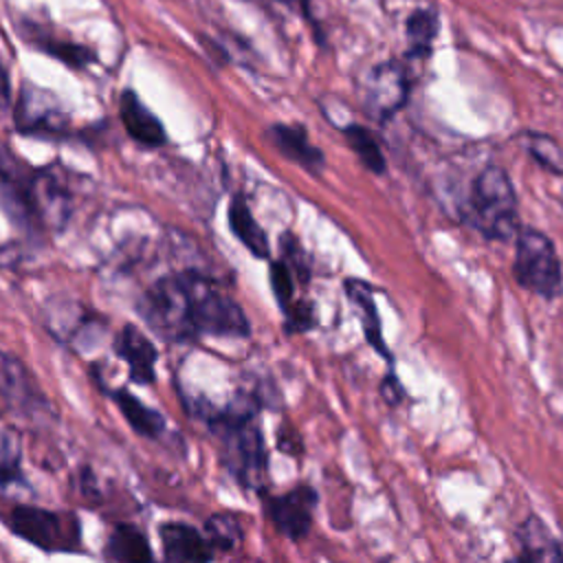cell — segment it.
Instances as JSON below:
<instances>
[{"instance_id": "obj_1", "label": "cell", "mask_w": 563, "mask_h": 563, "mask_svg": "<svg viewBox=\"0 0 563 563\" xmlns=\"http://www.w3.org/2000/svg\"><path fill=\"white\" fill-rule=\"evenodd\" d=\"M209 422L218 435L227 468L244 486L260 488L266 477V451L255 422V402L249 396H240Z\"/></svg>"}, {"instance_id": "obj_2", "label": "cell", "mask_w": 563, "mask_h": 563, "mask_svg": "<svg viewBox=\"0 0 563 563\" xmlns=\"http://www.w3.org/2000/svg\"><path fill=\"white\" fill-rule=\"evenodd\" d=\"M468 218L488 240H508L519 231L517 196L506 169L484 167L471 187Z\"/></svg>"}, {"instance_id": "obj_3", "label": "cell", "mask_w": 563, "mask_h": 563, "mask_svg": "<svg viewBox=\"0 0 563 563\" xmlns=\"http://www.w3.org/2000/svg\"><path fill=\"white\" fill-rule=\"evenodd\" d=\"M187 288L191 321L196 334L213 336H246L249 321L242 308L200 273H180Z\"/></svg>"}, {"instance_id": "obj_4", "label": "cell", "mask_w": 563, "mask_h": 563, "mask_svg": "<svg viewBox=\"0 0 563 563\" xmlns=\"http://www.w3.org/2000/svg\"><path fill=\"white\" fill-rule=\"evenodd\" d=\"M512 275L519 286H523L534 295H541L545 299H554L561 295L563 290L561 264L545 233L532 227H523L517 231V253H515Z\"/></svg>"}, {"instance_id": "obj_5", "label": "cell", "mask_w": 563, "mask_h": 563, "mask_svg": "<svg viewBox=\"0 0 563 563\" xmlns=\"http://www.w3.org/2000/svg\"><path fill=\"white\" fill-rule=\"evenodd\" d=\"M143 319L163 336L185 341L196 336L187 288L180 275L158 279L141 301Z\"/></svg>"}, {"instance_id": "obj_6", "label": "cell", "mask_w": 563, "mask_h": 563, "mask_svg": "<svg viewBox=\"0 0 563 563\" xmlns=\"http://www.w3.org/2000/svg\"><path fill=\"white\" fill-rule=\"evenodd\" d=\"M9 526L18 537L42 550H66L77 541V523L73 517L35 506H15L9 515Z\"/></svg>"}, {"instance_id": "obj_7", "label": "cell", "mask_w": 563, "mask_h": 563, "mask_svg": "<svg viewBox=\"0 0 563 563\" xmlns=\"http://www.w3.org/2000/svg\"><path fill=\"white\" fill-rule=\"evenodd\" d=\"M24 207L48 229H62L70 216V189L59 167L35 172L24 187Z\"/></svg>"}, {"instance_id": "obj_8", "label": "cell", "mask_w": 563, "mask_h": 563, "mask_svg": "<svg viewBox=\"0 0 563 563\" xmlns=\"http://www.w3.org/2000/svg\"><path fill=\"white\" fill-rule=\"evenodd\" d=\"M409 88H411V79L402 64L398 62L378 64L365 79V88H363L367 114L376 121H387L407 103Z\"/></svg>"}, {"instance_id": "obj_9", "label": "cell", "mask_w": 563, "mask_h": 563, "mask_svg": "<svg viewBox=\"0 0 563 563\" xmlns=\"http://www.w3.org/2000/svg\"><path fill=\"white\" fill-rule=\"evenodd\" d=\"M314 506L317 493L310 486H295L279 497H271L266 504V512L277 532L292 541H299L310 530Z\"/></svg>"}, {"instance_id": "obj_10", "label": "cell", "mask_w": 563, "mask_h": 563, "mask_svg": "<svg viewBox=\"0 0 563 563\" xmlns=\"http://www.w3.org/2000/svg\"><path fill=\"white\" fill-rule=\"evenodd\" d=\"M15 125L24 134H42V132H62L66 125V114L59 108L55 95L24 84L18 106H15Z\"/></svg>"}, {"instance_id": "obj_11", "label": "cell", "mask_w": 563, "mask_h": 563, "mask_svg": "<svg viewBox=\"0 0 563 563\" xmlns=\"http://www.w3.org/2000/svg\"><path fill=\"white\" fill-rule=\"evenodd\" d=\"M0 398L22 416H35L46 407L44 396L33 383L26 367L11 354L0 350Z\"/></svg>"}, {"instance_id": "obj_12", "label": "cell", "mask_w": 563, "mask_h": 563, "mask_svg": "<svg viewBox=\"0 0 563 563\" xmlns=\"http://www.w3.org/2000/svg\"><path fill=\"white\" fill-rule=\"evenodd\" d=\"M161 541L169 563H209L213 556L209 541L187 523H165Z\"/></svg>"}, {"instance_id": "obj_13", "label": "cell", "mask_w": 563, "mask_h": 563, "mask_svg": "<svg viewBox=\"0 0 563 563\" xmlns=\"http://www.w3.org/2000/svg\"><path fill=\"white\" fill-rule=\"evenodd\" d=\"M114 350L128 363L134 383L147 385L154 380L156 347L136 325H123L114 339Z\"/></svg>"}, {"instance_id": "obj_14", "label": "cell", "mask_w": 563, "mask_h": 563, "mask_svg": "<svg viewBox=\"0 0 563 563\" xmlns=\"http://www.w3.org/2000/svg\"><path fill=\"white\" fill-rule=\"evenodd\" d=\"M517 539V563H563V545L554 541L548 526L537 515H528L519 523Z\"/></svg>"}, {"instance_id": "obj_15", "label": "cell", "mask_w": 563, "mask_h": 563, "mask_svg": "<svg viewBox=\"0 0 563 563\" xmlns=\"http://www.w3.org/2000/svg\"><path fill=\"white\" fill-rule=\"evenodd\" d=\"M119 114L128 134L147 147H158L165 143V128L152 114V110L132 92L125 90L119 99Z\"/></svg>"}, {"instance_id": "obj_16", "label": "cell", "mask_w": 563, "mask_h": 563, "mask_svg": "<svg viewBox=\"0 0 563 563\" xmlns=\"http://www.w3.org/2000/svg\"><path fill=\"white\" fill-rule=\"evenodd\" d=\"M268 139L282 156L297 163L306 172L317 174L325 165L323 154L308 141V134L297 125H286V123L271 125L268 128Z\"/></svg>"}, {"instance_id": "obj_17", "label": "cell", "mask_w": 563, "mask_h": 563, "mask_svg": "<svg viewBox=\"0 0 563 563\" xmlns=\"http://www.w3.org/2000/svg\"><path fill=\"white\" fill-rule=\"evenodd\" d=\"M345 292L350 297V301L356 306L358 314H361V323H363V330H365V336L369 341V345L383 354L387 361H391V354L383 341V334H380V319H378V310H376V303H374V295H372V288L361 282V279H347L345 282Z\"/></svg>"}, {"instance_id": "obj_18", "label": "cell", "mask_w": 563, "mask_h": 563, "mask_svg": "<svg viewBox=\"0 0 563 563\" xmlns=\"http://www.w3.org/2000/svg\"><path fill=\"white\" fill-rule=\"evenodd\" d=\"M229 227L233 231V235L260 260L268 257L271 246H268V238L264 233V229L255 222L249 205L244 202V198L238 194L233 196L231 205H229Z\"/></svg>"}, {"instance_id": "obj_19", "label": "cell", "mask_w": 563, "mask_h": 563, "mask_svg": "<svg viewBox=\"0 0 563 563\" xmlns=\"http://www.w3.org/2000/svg\"><path fill=\"white\" fill-rule=\"evenodd\" d=\"M106 556L112 563H152V550L141 530L134 526H117L108 539Z\"/></svg>"}, {"instance_id": "obj_20", "label": "cell", "mask_w": 563, "mask_h": 563, "mask_svg": "<svg viewBox=\"0 0 563 563\" xmlns=\"http://www.w3.org/2000/svg\"><path fill=\"white\" fill-rule=\"evenodd\" d=\"M114 400L121 409V413L125 416V420L130 422V427L139 433V435H145V438H156L163 427H165V420L163 416L156 411V409H150L145 402H141L136 396H132L130 391L125 389H119L114 391Z\"/></svg>"}, {"instance_id": "obj_21", "label": "cell", "mask_w": 563, "mask_h": 563, "mask_svg": "<svg viewBox=\"0 0 563 563\" xmlns=\"http://www.w3.org/2000/svg\"><path fill=\"white\" fill-rule=\"evenodd\" d=\"M438 11L435 9H416L407 18V42L409 55L416 59H424L431 55V44L438 35Z\"/></svg>"}, {"instance_id": "obj_22", "label": "cell", "mask_w": 563, "mask_h": 563, "mask_svg": "<svg viewBox=\"0 0 563 563\" xmlns=\"http://www.w3.org/2000/svg\"><path fill=\"white\" fill-rule=\"evenodd\" d=\"M341 132H343V136L347 141L350 150L358 156V161L369 172H374V174H383L385 172V167H387L385 154L380 150V143L376 141V136L367 128H363L358 123H350Z\"/></svg>"}, {"instance_id": "obj_23", "label": "cell", "mask_w": 563, "mask_h": 563, "mask_svg": "<svg viewBox=\"0 0 563 563\" xmlns=\"http://www.w3.org/2000/svg\"><path fill=\"white\" fill-rule=\"evenodd\" d=\"M205 534L209 545L218 550H233L242 543V537H244L240 519L231 512L211 515L205 523Z\"/></svg>"}, {"instance_id": "obj_24", "label": "cell", "mask_w": 563, "mask_h": 563, "mask_svg": "<svg viewBox=\"0 0 563 563\" xmlns=\"http://www.w3.org/2000/svg\"><path fill=\"white\" fill-rule=\"evenodd\" d=\"M521 143L526 147V152L548 172L554 174H563V150L561 145L541 132H528L521 136Z\"/></svg>"}, {"instance_id": "obj_25", "label": "cell", "mask_w": 563, "mask_h": 563, "mask_svg": "<svg viewBox=\"0 0 563 563\" xmlns=\"http://www.w3.org/2000/svg\"><path fill=\"white\" fill-rule=\"evenodd\" d=\"M20 477V442L13 429L0 427V484Z\"/></svg>"}, {"instance_id": "obj_26", "label": "cell", "mask_w": 563, "mask_h": 563, "mask_svg": "<svg viewBox=\"0 0 563 563\" xmlns=\"http://www.w3.org/2000/svg\"><path fill=\"white\" fill-rule=\"evenodd\" d=\"M271 286L275 292V299L284 312L295 303L292 301V271L286 266V262L277 260L271 264Z\"/></svg>"}, {"instance_id": "obj_27", "label": "cell", "mask_w": 563, "mask_h": 563, "mask_svg": "<svg viewBox=\"0 0 563 563\" xmlns=\"http://www.w3.org/2000/svg\"><path fill=\"white\" fill-rule=\"evenodd\" d=\"M33 42L70 66H84V64H90V59H92L90 51L79 44H66V42H57V40H33Z\"/></svg>"}, {"instance_id": "obj_28", "label": "cell", "mask_w": 563, "mask_h": 563, "mask_svg": "<svg viewBox=\"0 0 563 563\" xmlns=\"http://www.w3.org/2000/svg\"><path fill=\"white\" fill-rule=\"evenodd\" d=\"M288 332H303L314 325V308L306 301H295L288 308Z\"/></svg>"}, {"instance_id": "obj_29", "label": "cell", "mask_w": 563, "mask_h": 563, "mask_svg": "<svg viewBox=\"0 0 563 563\" xmlns=\"http://www.w3.org/2000/svg\"><path fill=\"white\" fill-rule=\"evenodd\" d=\"M282 251H284V255H286V260H282V262H286V266H288L290 271H297V273L306 279V275H308V264H306V257H303V251H301L299 242H297L292 235H284V238H282Z\"/></svg>"}, {"instance_id": "obj_30", "label": "cell", "mask_w": 563, "mask_h": 563, "mask_svg": "<svg viewBox=\"0 0 563 563\" xmlns=\"http://www.w3.org/2000/svg\"><path fill=\"white\" fill-rule=\"evenodd\" d=\"M380 394H383V398H385L391 407L400 405V400H402V387H400L398 378L391 376V374L385 376L383 383H380Z\"/></svg>"}, {"instance_id": "obj_31", "label": "cell", "mask_w": 563, "mask_h": 563, "mask_svg": "<svg viewBox=\"0 0 563 563\" xmlns=\"http://www.w3.org/2000/svg\"><path fill=\"white\" fill-rule=\"evenodd\" d=\"M11 101V84H9V73H7V66L0 57V110H4Z\"/></svg>"}, {"instance_id": "obj_32", "label": "cell", "mask_w": 563, "mask_h": 563, "mask_svg": "<svg viewBox=\"0 0 563 563\" xmlns=\"http://www.w3.org/2000/svg\"><path fill=\"white\" fill-rule=\"evenodd\" d=\"M559 202L563 205V189H561V194H559Z\"/></svg>"}]
</instances>
